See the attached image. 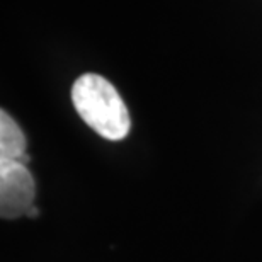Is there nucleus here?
Masks as SVG:
<instances>
[{
    "label": "nucleus",
    "instance_id": "f257e3e1",
    "mask_svg": "<svg viewBox=\"0 0 262 262\" xmlns=\"http://www.w3.org/2000/svg\"><path fill=\"white\" fill-rule=\"evenodd\" d=\"M72 104L89 128L109 141H121L131 131L126 104L116 87L97 73H83L72 85Z\"/></svg>",
    "mask_w": 262,
    "mask_h": 262
},
{
    "label": "nucleus",
    "instance_id": "f03ea898",
    "mask_svg": "<svg viewBox=\"0 0 262 262\" xmlns=\"http://www.w3.org/2000/svg\"><path fill=\"white\" fill-rule=\"evenodd\" d=\"M36 198L34 177L23 162H0V216H26Z\"/></svg>",
    "mask_w": 262,
    "mask_h": 262
},
{
    "label": "nucleus",
    "instance_id": "7ed1b4c3",
    "mask_svg": "<svg viewBox=\"0 0 262 262\" xmlns=\"http://www.w3.org/2000/svg\"><path fill=\"white\" fill-rule=\"evenodd\" d=\"M28 141L15 123V119L2 109L0 111V162H23L29 164V155L26 151Z\"/></svg>",
    "mask_w": 262,
    "mask_h": 262
},
{
    "label": "nucleus",
    "instance_id": "20e7f679",
    "mask_svg": "<svg viewBox=\"0 0 262 262\" xmlns=\"http://www.w3.org/2000/svg\"><path fill=\"white\" fill-rule=\"evenodd\" d=\"M38 214H39V211H38V209H36V208L33 206V208H31L29 211H28V214H26V216H31V218L34 216V218H36V216H38Z\"/></svg>",
    "mask_w": 262,
    "mask_h": 262
}]
</instances>
